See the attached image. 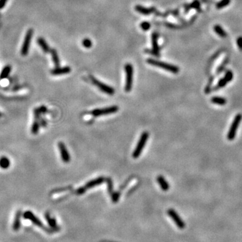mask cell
<instances>
[{"instance_id": "obj_18", "label": "cell", "mask_w": 242, "mask_h": 242, "mask_svg": "<svg viewBox=\"0 0 242 242\" xmlns=\"http://www.w3.org/2000/svg\"><path fill=\"white\" fill-rule=\"evenodd\" d=\"M135 10L137 12L140 13L141 14L143 15H149L152 12V10L149 8H147L143 6H141L140 5H137L135 6Z\"/></svg>"}, {"instance_id": "obj_26", "label": "cell", "mask_w": 242, "mask_h": 242, "mask_svg": "<svg viewBox=\"0 0 242 242\" xmlns=\"http://www.w3.org/2000/svg\"><path fill=\"white\" fill-rule=\"evenodd\" d=\"M227 83H228L227 80L225 79V77L223 78V79L219 80V83H218L216 89H219V88H221V87H223Z\"/></svg>"}, {"instance_id": "obj_25", "label": "cell", "mask_w": 242, "mask_h": 242, "mask_svg": "<svg viewBox=\"0 0 242 242\" xmlns=\"http://www.w3.org/2000/svg\"><path fill=\"white\" fill-rule=\"evenodd\" d=\"M46 219L48 221V224L50 225V226L52 227H56V226H57V225H56V222H55V219H51V218L49 217V215H47V214L46 215Z\"/></svg>"}, {"instance_id": "obj_17", "label": "cell", "mask_w": 242, "mask_h": 242, "mask_svg": "<svg viewBox=\"0 0 242 242\" xmlns=\"http://www.w3.org/2000/svg\"><path fill=\"white\" fill-rule=\"evenodd\" d=\"M211 102L217 105L224 106L227 104V100L224 98L219 96H214L211 98Z\"/></svg>"}, {"instance_id": "obj_30", "label": "cell", "mask_w": 242, "mask_h": 242, "mask_svg": "<svg viewBox=\"0 0 242 242\" xmlns=\"http://www.w3.org/2000/svg\"><path fill=\"white\" fill-rule=\"evenodd\" d=\"M107 182V185H108V192H110V194H111L113 192V183L112 182V180L110 178H108L106 180Z\"/></svg>"}, {"instance_id": "obj_27", "label": "cell", "mask_w": 242, "mask_h": 242, "mask_svg": "<svg viewBox=\"0 0 242 242\" xmlns=\"http://www.w3.org/2000/svg\"><path fill=\"white\" fill-rule=\"evenodd\" d=\"M82 44L85 48H90L92 46V42L89 38H85L82 41Z\"/></svg>"}, {"instance_id": "obj_4", "label": "cell", "mask_w": 242, "mask_h": 242, "mask_svg": "<svg viewBox=\"0 0 242 242\" xmlns=\"http://www.w3.org/2000/svg\"><path fill=\"white\" fill-rule=\"evenodd\" d=\"M242 119V115L241 114H238L235 116L233 119L231 125L229 130L227 133V139L229 141H233L235 137L236 133L237 131V128L239 127L240 122Z\"/></svg>"}, {"instance_id": "obj_5", "label": "cell", "mask_w": 242, "mask_h": 242, "mask_svg": "<svg viewBox=\"0 0 242 242\" xmlns=\"http://www.w3.org/2000/svg\"><path fill=\"white\" fill-rule=\"evenodd\" d=\"M33 33H34V30L32 29L28 30V31L26 32V34L25 35V38H24L23 44H22L21 48V55L23 57L26 56L28 53L31 40L33 36Z\"/></svg>"}, {"instance_id": "obj_8", "label": "cell", "mask_w": 242, "mask_h": 242, "mask_svg": "<svg viewBox=\"0 0 242 242\" xmlns=\"http://www.w3.org/2000/svg\"><path fill=\"white\" fill-rule=\"evenodd\" d=\"M167 214H168V215L171 217V219L174 221L175 224L177 225V227H178V228L180 229H183L185 228V223L184 222V221L180 218L179 215H178L174 209L169 208L168 211H167Z\"/></svg>"}, {"instance_id": "obj_38", "label": "cell", "mask_w": 242, "mask_h": 242, "mask_svg": "<svg viewBox=\"0 0 242 242\" xmlns=\"http://www.w3.org/2000/svg\"><path fill=\"white\" fill-rule=\"evenodd\" d=\"M7 0H0V10L4 7V6L6 4Z\"/></svg>"}, {"instance_id": "obj_19", "label": "cell", "mask_w": 242, "mask_h": 242, "mask_svg": "<svg viewBox=\"0 0 242 242\" xmlns=\"http://www.w3.org/2000/svg\"><path fill=\"white\" fill-rule=\"evenodd\" d=\"M52 59H53V63H55L56 67H59L60 65V60H59V57L57 53V51L55 49H52L51 51Z\"/></svg>"}, {"instance_id": "obj_28", "label": "cell", "mask_w": 242, "mask_h": 242, "mask_svg": "<svg viewBox=\"0 0 242 242\" xmlns=\"http://www.w3.org/2000/svg\"><path fill=\"white\" fill-rule=\"evenodd\" d=\"M150 27H151V24L147 21L143 22L141 24V28L144 31H147L148 30H149Z\"/></svg>"}, {"instance_id": "obj_29", "label": "cell", "mask_w": 242, "mask_h": 242, "mask_svg": "<svg viewBox=\"0 0 242 242\" xmlns=\"http://www.w3.org/2000/svg\"><path fill=\"white\" fill-rule=\"evenodd\" d=\"M111 196L112 202H116L118 200L119 197H120V193L118 192H113L111 194Z\"/></svg>"}, {"instance_id": "obj_39", "label": "cell", "mask_w": 242, "mask_h": 242, "mask_svg": "<svg viewBox=\"0 0 242 242\" xmlns=\"http://www.w3.org/2000/svg\"><path fill=\"white\" fill-rule=\"evenodd\" d=\"M1 116H2V114H1V112H0V117H1Z\"/></svg>"}, {"instance_id": "obj_13", "label": "cell", "mask_w": 242, "mask_h": 242, "mask_svg": "<svg viewBox=\"0 0 242 242\" xmlns=\"http://www.w3.org/2000/svg\"><path fill=\"white\" fill-rule=\"evenodd\" d=\"M71 68L69 67H56L54 69L51 70V74L53 75H59L67 74L71 72Z\"/></svg>"}, {"instance_id": "obj_24", "label": "cell", "mask_w": 242, "mask_h": 242, "mask_svg": "<svg viewBox=\"0 0 242 242\" xmlns=\"http://www.w3.org/2000/svg\"><path fill=\"white\" fill-rule=\"evenodd\" d=\"M230 3V0H221V1H219L217 3L216 7L217 9H222L223 7H226L227 5H228Z\"/></svg>"}, {"instance_id": "obj_3", "label": "cell", "mask_w": 242, "mask_h": 242, "mask_svg": "<svg viewBox=\"0 0 242 242\" xmlns=\"http://www.w3.org/2000/svg\"><path fill=\"white\" fill-rule=\"evenodd\" d=\"M126 73V83L124 90L126 92H131L132 86H133V67L131 64L126 63L124 67Z\"/></svg>"}, {"instance_id": "obj_32", "label": "cell", "mask_w": 242, "mask_h": 242, "mask_svg": "<svg viewBox=\"0 0 242 242\" xmlns=\"http://www.w3.org/2000/svg\"><path fill=\"white\" fill-rule=\"evenodd\" d=\"M233 77V75L232 71H228L226 73V74H225V78L227 80L228 82H229V81H231L232 80Z\"/></svg>"}, {"instance_id": "obj_34", "label": "cell", "mask_w": 242, "mask_h": 242, "mask_svg": "<svg viewBox=\"0 0 242 242\" xmlns=\"http://www.w3.org/2000/svg\"><path fill=\"white\" fill-rule=\"evenodd\" d=\"M237 44L240 51H242V36H239L237 40Z\"/></svg>"}, {"instance_id": "obj_2", "label": "cell", "mask_w": 242, "mask_h": 242, "mask_svg": "<svg viewBox=\"0 0 242 242\" xmlns=\"http://www.w3.org/2000/svg\"><path fill=\"white\" fill-rule=\"evenodd\" d=\"M148 139L149 133L147 132H143V133L141 134L139 142L137 145V147H136V148L135 149V150H134L133 153V157L134 159H137V158H138L139 156L141 155L143 148H144L145 145H146Z\"/></svg>"}, {"instance_id": "obj_1", "label": "cell", "mask_w": 242, "mask_h": 242, "mask_svg": "<svg viewBox=\"0 0 242 242\" xmlns=\"http://www.w3.org/2000/svg\"><path fill=\"white\" fill-rule=\"evenodd\" d=\"M147 63H149V64L151 65L163 69H165V71H167L172 73H175V74L178 73L180 71L179 68H178V67L173 65L169 64V63L162 62V61L155 60V59H148L147 60Z\"/></svg>"}, {"instance_id": "obj_23", "label": "cell", "mask_w": 242, "mask_h": 242, "mask_svg": "<svg viewBox=\"0 0 242 242\" xmlns=\"http://www.w3.org/2000/svg\"><path fill=\"white\" fill-rule=\"evenodd\" d=\"M40 122L38 120H34V122H33L32 125L31 127V133L34 135H36L39 131V128H40Z\"/></svg>"}, {"instance_id": "obj_7", "label": "cell", "mask_w": 242, "mask_h": 242, "mask_svg": "<svg viewBox=\"0 0 242 242\" xmlns=\"http://www.w3.org/2000/svg\"><path fill=\"white\" fill-rule=\"evenodd\" d=\"M90 79L92 80V82L96 85V86L99 88L100 90H101L102 92L105 93V94H108V95H114V88L111 87L109 85H108L105 83L101 82L99 80L96 79V78L90 76Z\"/></svg>"}, {"instance_id": "obj_16", "label": "cell", "mask_w": 242, "mask_h": 242, "mask_svg": "<svg viewBox=\"0 0 242 242\" xmlns=\"http://www.w3.org/2000/svg\"><path fill=\"white\" fill-rule=\"evenodd\" d=\"M37 42H38V45L40 46V48H42V50L44 53H48V52L51 51L50 46L48 45L47 42H46V40H44L43 38L39 37V38L37 39Z\"/></svg>"}, {"instance_id": "obj_33", "label": "cell", "mask_w": 242, "mask_h": 242, "mask_svg": "<svg viewBox=\"0 0 242 242\" xmlns=\"http://www.w3.org/2000/svg\"><path fill=\"white\" fill-rule=\"evenodd\" d=\"M86 190H87V188L85 186L81 187V188H79L77 190V194L79 195L83 194L84 193L85 191H86Z\"/></svg>"}, {"instance_id": "obj_31", "label": "cell", "mask_w": 242, "mask_h": 242, "mask_svg": "<svg viewBox=\"0 0 242 242\" xmlns=\"http://www.w3.org/2000/svg\"><path fill=\"white\" fill-rule=\"evenodd\" d=\"M40 114H41V113L40 112V111H39V110L38 108H35L34 110V119L36 120H40V119L41 117H40Z\"/></svg>"}, {"instance_id": "obj_12", "label": "cell", "mask_w": 242, "mask_h": 242, "mask_svg": "<svg viewBox=\"0 0 242 242\" xmlns=\"http://www.w3.org/2000/svg\"><path fill=\"white\" fill-rule=\"evenodd\" d=\"M104 181H105V178H104V177H99V178L91 180V181H89L85 184V187L87 189L92 188L96 186L100 185V184L103 183Z\"/></svg>"}, {"instance_id": "obj_15", "label": "cell", "mask_w": 242, "mask_h": 242, "mask_svg": "<svg viewBox=\"0 0 242 242\" xmlns=\"http://www.w3.org/2000/svg\"><path fill=\"white\" fill-rule=\"evenodd\" d=\"M22 216V212L21 211H18L16 213V215H15L14 223H13V229L16 231L19 230L20 228V225H21V222H20V218Z\"/></svg>"}, {"instance_id": "obj_22", "label": "cell", "mask_w": 242, "mask_h": 242, "mask_svg": "<svg viewBox=\"0 0 242 242\" xmlns=\"http://www.w3.org/2000/svg\"><path fill=\"white\" fill-rule=\"evenodd\" d=\"M214 30L217 34L219 35V36L222 37V38H225L227 36V34L226 32H225L224 30L223 29V28L221 26L219 25H215L214 26L213 28Z\"/></svg>"}, {"instance_id": "obj_9", "label": "cell", "mask_w": 242, "mask_h": 242, "mask_svg": "<svg viewBox=\"0 0 242 242\" xmlns=\"http://www.w3.org/2000/svg\"><path fill=\"white\" fill-rule=\"evenodd\" d=\"M58 147L59 151H60L61 159H62L63 162L66 163L69 162L71 160V157L65 145L62 142H59L58 143Z\"/></svg>"}, {"instance_id": "obj_21", "label": "cell", "mask_w": 242, "mask_h": 242, "mask_svg": "<svg viewBox=\"0 0 242 242\" xmlns=\"http://www.w3.org/2000/svg\"><path fill=\"white\" fill-rule=\"evenodd\" d=\"M11 70H12V67H11L10 65H6L4 67L2 71H1V73H0V79H4L8 77L9 74L11 72Z\"/></svg>"}, {"instance_id": "obj_36", "label": "cell", "mask_w": 242, "mask_h": 242, "mask_svg": "<svg viewBox=\"0 0 242 242\" xmlns=\"http://www.w3.org/2000/svg\"><path fill=\"white\" fill-rule=\"evenodd\" d=\"M190 5V7H194V8L197 9V10H200V3H199L198 1H195L194 2L192 3V4Z\"/></svg>"}, {"instance_id": "obj_37", "label": "cell", "mask_w": 242, "mask_h": 242, "mask_svg": "<svg viewBox=\"0 0 242 242\" xmlns=\"http://www.w3.org/2000/svg\"><path fill=\"white\" fill-rule=\"evenodd\" d=\"M39 122H40V126H42V127H45V126H46V124H47V122H46V121L44 118H40V120H39Z\"/></svg>"}, {"instance_id": "obj_10", "label": "cell", "mask_w": 242, "mask_h": 242, "mask_svg": "<svg viewBox=\"0 0 242 242\" xmlns=\"http://www.w3.org/2000/svg\"><path fill=\"white\" fill-rule=\"evenodd\" d=\"M23 217L25 219H28L32 223H33L34 225H36V226L39 227L43 228L44 225H42V223H41V221H40V219H39L38 218H37L36 216L34 215V213H32L31 211H26L25 213H24Z\"/></svg>"}, {"instance_id": "obj_6", "label": "cell", "mask_w": 242, "mask_h": 242, "mask_svg": "<svg viewBox=\"0 0 242 242\" xmlns=\"http://www.w3.org/2000/svg\"><path fill=\"white\" fill-rule=\"evenodd\" d=\"M118 107L117 106H112L104 108L101 109H95L91 112V114L94 116H104V115L111 114L116 112L118 110Z\"/></svg>"}, {"instance_id": "obj_20", "label": "cell", "mask_w": 242, "mask_h": 242, "mask_svg": "<svg viewBox=\"0 0 242 242\" xmlns=\"http://www.w3.org/2000/svg\"><path fill=\"white\" fill-rule=\"evenodd\" d=\"M10 165V161L8 158L3 156L0 157V167L2 169H7Z\"/></svg>"}, {"instance_id": "obj_35", "label": "cell", "mask_w": 242, "mask_h": 242, "mask_svg": "<svg viewBox=\"0 0 242 242\" xmlns=\"http://www.w3.org/2000/svg\"><path fill=\"white\" fill-rule=\"evenodd\" d=\"M38 108L41 114H45L46 112H47V108H46L45 106H41Z\"/></svg>"}, {"instance_id": "obj_11", "label": "cell", "mask_w": 242, "mask_h": 242, "mask_svg": "<svg viewBox=\"0 0 242 242\" xmlns=\"http://www.w3.org/2000/svg\"><path fill=\"white\" fill-rule=\"evenodd\" d=\"M157 39H158V35L156 32L153 33L152 34V45H153V51L152 52L153 53L154 55L155 56L159 57V45H158L157 42Z\"/></svg>"}, {"instance_id": "obj_14", "label": "cell", "mask_w": 242, "mask_h": 242, "mask_svg": "<svg viewBox=\"0 0 242 242\" xmlns=\"http://www.w3.org/2000/svg\"><path fill=\"white\" fill-rule=\"evenodd\" d=\"M157 181L159 184L160 188L163 191H167L169 188V185L167 181L165 179L163 176H158L157 178Z\"/></svg>"}]
</instances>
